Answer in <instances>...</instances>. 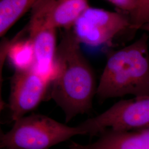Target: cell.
<instances>
[{
  "label": "cell",
  "instance_id": "cell-7",
  "mask_svg": "<svg viewBox=\"0 0 149 149\" xmlns=\"http://www.w3.org/2000/svg\"><path fill=\"white\" fill-rule=\"evenodd\" d=\"M50 84V80L34 69L15 71L11 80L8 106L12 121L36 108L49 94Z\"/></svg>",
  "mask_w": 149,
  "mask_h": 149
},
{
  "label": "cell",
  "instance_id": "cell-14",
  "mask_svg": "<svg viewBox=\"0 0 149 149\" xmlns=\"http://www.w3.org/2000/svg\"><path fill=\"white\" fill-rule=\"evenodd\" d=\"M141 29L144 30L145 31H146V32H149V23L145 24L144 26L141 28Z\"/></svg>",
  "mask_w": 149,
  "mask_h": 149
},
{
  "label": "cell",
  "instance_id": "cell-6",
  "mask_svg": "<svg viewBox=\"0 0 149 149\" xmlns=\"http://www.w3.org/2000/svg\"><path fill=\"white\" fill-rule=\"evenodd\" d=\"M54 1L40 4L31 12L27 31L33 42L36 54L34 69L51 81L56 72L55 58L58 47L57 28L49 19Z\"/></svg>",
  "mask_w": 149,
  "mask_h": 149
},
{
  "label": "cell",
  "instance_id": "cell-12",
  "mask_svg": "<svg viewBox=\"0 0 149 149\" xmlns=\"http://www.w3.org/2000/svg\"><path fill=\"white\" fill-rule=\"evenodd\" d=\"M130 18L132 29H141L149 23V0H139L138 8Z\"/></svg>",
  "mask_w": 149,
  "mask_h": 149
},
{
  "label": "cell",
  "instance_id": "cell-1",
  "mask_svg": "<svg viewBox=\"0 0 149 149\" xmlns=\"http://www.w3.org/2000/svg\"><path fill=\"white\" fill-rule=\"evenodd\" d=\"M55 64L48 97L62 110L65 122L69 123L90 112L98 87L94 71L70 30L58 46Z\"/></svg>",
  "mask_w": 149,
  "mask_h": 149
},
{
  "label": "cell",
  "instance_id": "cell-9",
  "mask_svg": "<svg viewBox=\"0 0 149 149\" xmlns=\"http://www.w3.org/2000/svg\"><path fill=\"white\" fill-rule=\"evenodd\" d=\"M90 6L88 0H55L50 11L49 21L57 29L70 30Z\"/></svg>",
  "mask_w": 149,
  "mask_h": 149
},
{
  "label": "cell",
  "instance_id": "cell-5",
  "mask_svg": "<svg viewBox=\"0 0 149 149\" xmlns=\"http://www.w3.org/2000/svg\"><path fill=\"white\" fill-rule=\"evenodd\" d=\"M131 28L129 16L90 6L74 22L72 32L80 43L91 47L109 45L123 31Z\"/></svg>",
  "mask_w": 149,
  "mask_h": 149
},
{
  "label": "cell",
  "instance_id": "cell-11",
  "mask_svg": "<svg viewBox=\"0 0 149 149\" xmlns=\"http://www.w3.org/2000/svg\"><path fill=\"white\" fill-rule=\"evenodd\" d=\"M54 0H0V36L3 37L13 25L37 6Z\"/></svg>",
  "mask_w": 149,
  "mask_h": 149
},
{
  "label": "cell",
  "instance_id": "cell-3",
  "mask_svg": "<svg viewBox=\"0 0 149 149\" xmlns=\"http://www.w3.org/2000/svg\"><path fill=\"white\" fill-rule=\"evenodd\" d=\"M11 130L1 133V149H50L76 135H87L81 123L70 127L47 116L32 114L14 122Z\"/></svg>",
  "mask_w": 149,
  "mask_h": 149
},
{
  "label": "cell",
  "instance_id": "cell-2",
  "mask_svg": "<svg viewBox=\"0 0 149 149\" xmlns=\"http://www.w3.org/2000/svg\"><path fill=\"white\" fill-rule=\"evenodd\" d=\"M127 95L149 96V53L146 34L109 56L98 84L96 97L100 102Z\"/></svg>",
  "mask_w": 149,
  "mask_h": 149
},
{
  "label": "cell",
  "instance_id": "cell-13",
  "mask_svg": "<svg viewBox=\"0 0 149 149\" xmlns=\"http://www.w3.org/2000/svg\"><path fill=\"white\" fill-rule=\"evenodd\" d=\"M130 18L136 11L139 0H106Z\"/></svg>",
  "mask_w": 149,
  "mask_h": 149
},
{
  "label": "cell",
  "instance_id": "cell-8",
  "mask_svg": "<svg viewBox=\"0 0 149 149\" xmlns=\"http://www.w3.org/2000/svg\"><path fill=\"white\" fill-rule=\"evenodd\" d=\"M96 141L81 144L71 141L69 149H149V129L133 132L106 130Z\"/></svg>",
  "mask_w": 149,
  "mask_h": 149
},
{
  "label": "cell",
  "instance_id": "cell-10",
  "mask_svg": "<svg viewBox=\"0 0 149 149\" xmlns=\"http://www.w3.org/2000/svg\"><path fill=\"white\" fill-rule=\"evenodd\" d=\"M19 36L3 44L2 48L5 49L7 57L15 71L33 69L36 65V54L33 42L29 37L22 39Z\"/></svg>",
  "mask_w": 149,
  "mask_h": 149
},
{
  "label": "cell",
  "instance_id": "cell-4",
  "mask_svg": "<svg viewBox=\"0 0 149 149\" xmlns=\"http://www.w3.org/2000/svg\"><path fill=\"white\" fill-rule=\"evenodd\" d=\"M87 135L98 136L106 130L133 132L149 129V96L123 100L104 112L81 123Z\"/></svg>",
  "mask_w": 149,
  "mask_h": 149
}]
</instances>
